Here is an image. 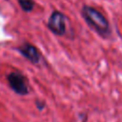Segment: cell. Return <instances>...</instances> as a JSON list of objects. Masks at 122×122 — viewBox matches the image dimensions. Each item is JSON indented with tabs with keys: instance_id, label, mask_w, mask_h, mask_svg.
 <instances>
[{
	"instance_id": "2",
	"label": "cell",
	"mask_w": 122,
	"mask_h": 122,
	"mask_svg": "<svg viewBox=\"0 0 122 122\" xmlns=\"http://www.w3.org/2000/svg\"><path fill=\"white\" fill-rule=\"evenodd\" d=\"M7 80L10 87L15 93L19 95H26L29 93L28 79L20 71L10 72L7 76Z\"/></svg>"
},
{
	"instance_id": "5",
	"label": "cell",
	"mask_w": 122,
	"mask_h": 122,
	"mask_svg": "<svg viewBox=\"0 0 122 122\" xmlns=\"http://www.w3.org/2000/svg\"><path fill=\"white\" fill-rule=\"evenodd\" d=\"M21 9L24 11H31L34 8V1L33 0H17Z\"/></svg>"
},
{
	"instance_id": "4",
	"label": "cell",
	"mask_w": 122,
	"mask_h": 122,
	"mask_svg": "<svg viewBox=\"0 0 122 122\" xmlns=\"http://www.w3.org/2000/svg\"><path fill=\"white\" fill-rule=\"evenodd\" d=\"M18 51L25 58L33 64H37L41 59V55L37 48L30 43H24L18 48Z\"/></svg>"
},
{
	"instance_id": "1",
	"label": "cell",
	"mask_w": 122,
	"mask_h": 122,
	"mask_svg": "<svg viewBox=\"0 0 122 122\" xmlns=\"http://www.w3.org/2000/svg\"><path fill=\"white\" fill-rule=\"evenodd\" d=\"M81 14L83 18L85 19L86 23L94 30L100 36L102 37H109L111 34V29L110 24L107 20V18L96 9L90 7V6H84L81 10Z\"/></svg>"
},
{
	"instance_id": "6",
	"label": "cell",
	"mask_w": 122,
	"mask_h": 122,
	"mask_svg": "<svg viewBox=\"0 0 122 122\" xmlns=\"http://www.w3.org/2000/svg\"><path fill=\"white\" fill-rule=\"evenodd\" d=\"M36 106H37V108H38L39 110H42V109L44 108V107H43V106H44L43 103H42V104H39V101H36Z\"/></svg>"
},
{
	"instance_id": "3",
	"label": "cell",
	"mask_w": 122,
	"mask_h": 122,
	"mask_svg": "<svg viewBox=\"0 0 122 122\" xmlns=\"http://www.w3.org/2000/svg\"><path fill=\"white\" fill-rule=\"evenodd\" d=\"M48 28L50 30L59 36H63L67 30V17L64 13L58 10H54L48 21Z\"/></svg>"
}]
</instances>
